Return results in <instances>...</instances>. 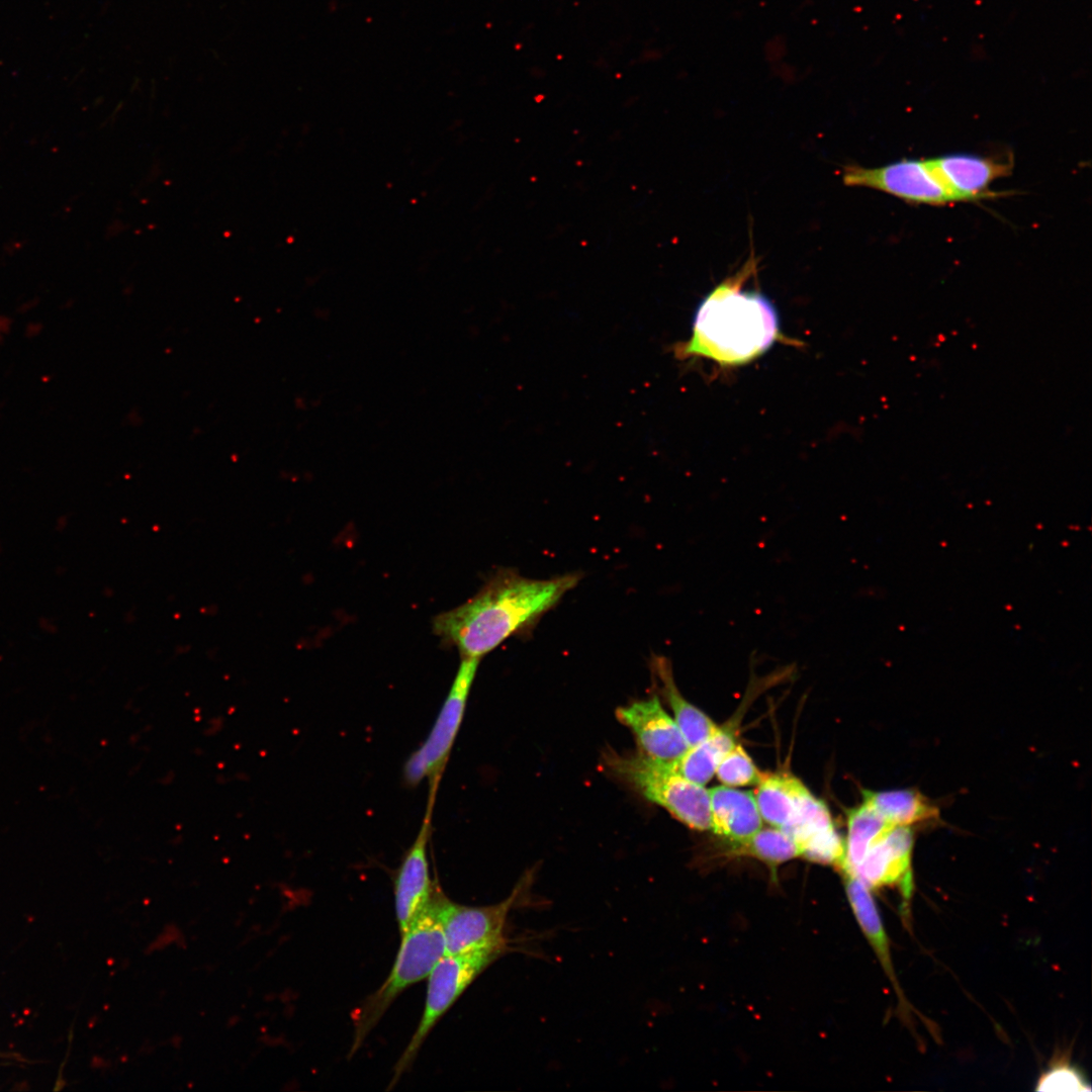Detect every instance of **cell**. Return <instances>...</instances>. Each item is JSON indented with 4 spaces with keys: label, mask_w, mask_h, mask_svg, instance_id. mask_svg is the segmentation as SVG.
I'll return each mask as SVG.
<instances>
[{
    "label": "cell",
    "mask_w": 1092,
    "mask_h": 1092,
    "mask_svg": "<svg viewBox=\"0 0 1092 1092\" xmlns=\"http://www.w3.org/2000/svg\"><path fill=\"white\" fill-rule=\"evenodd\" d=\"M580 579V573L537 579L500 570L465 603L435 616L432 630L461 657L480 659L533 627Z\"/></svg>",
    "instance_id": "obj_1"
},
{
    "label": "cell",
    "mask_w": 1092,
    "mask_h": 1092,
    "mask_svg": "<svg viewBox=\"0 0 1092 1092\" xmlns=\"http://www.w3.org/2000/svg\"><path fill=\"white\" fill-rule=\"evenodd\" d=\"M749 260L700 303L690 341L679 356H703L721 364H741L765 352L778 339L779 318L774 304L760 292L742 290L754 269Z\"/></svg>",
    "instance_id": "obj_2"
},
{
    "label": "cell",
    "mask_w": 1092,
    "mask_h": 1092,
    "mask_svg": "<svg viewBox=\"0 0 1092 1092\" xmlns=\"http://www.w3.org/2000/svg\"><path fill=\"white\" fill-rule=\"evenodd\" d=\"M438 891L426 908L401 934V943L391 969L382 985L353 1012L354 1054L378 1023L396 997L411 985L429 976L437 962L446 953L444 934L437 914Z\"/></svg>",
    "instance_id": "obj_3"
},
{
    "label": "cell",
    "mask_w": 1092,
    "mask_h": 1092,
    "mask_svg": "<svg viewBox=\"0 0 1092 1092\" xmlns=\"http://www.w3.org/2000/svg\"><path fill=\"white\" fill-rule=\"evenodd\" d=\"M609 771L646 800L657 804L695 830L711 829L709 790L684 777L674 763L652 759L641 752H607Z\"/></svg>",
    "instance_id": "obj_4"
},
{
    "label": "cell",
    "mask_w": 1092,
    "mask_h": 1092,
    "mask_svg": "<svg viewBox=\"0 0 1092 1092\" xmlns=\"http://www.w3.org/2000/svg\"><path fill=\"white\" fill-rule=\"evenodd\" d=\"M511 950V940L465 952L445 953L429 974L425 1007L420 1023L398 1059L390 1086L411 1067L435 1024L469 985L493 962Z\"/></svg>",
    "instance_id": "obj_5"
},
{
    "label": "cell",
    "mask_w": 1092,
    "mask_h": 1092,
    "mask_svg": "<svg viewBox=\"0 0 1092 1092\" xmlns=\"http://www.w3.org/2000/svg\"><path fill=\"white\" fill-rule=\"evenodd\" d=\"M479 661V658L461 657L453 682L428 736L404 763L405 785L416 787L428 780V805H434L441 777L462 724Z\"/></svg>",
    "instance_id": "obj_6"
},
{
    "label": "cell",
    "mask_w": 1092,
    "mask_h": 1092,
    "mask_svg": "<svg viewBox=\"0 0 1092 1092\" xmlns=\"http://www.w3.org/2000/svg\"><path fill=\"white\" fill-rule=\"evenodd\" d=\"M530 881L528 875L524 876L507 899L489 906L457 904L438 892L437 914L446 953L465 952L507 940L505 927L509 913L524 898Z\"/></svg>",
    "instance_id": "obj_7"
},
{
    "label": "cell",
    "mask_w": 1092,
    "mask_h": 1092,
    "mask_svg": "<svg viewBox=\"0 0 1092 1092\" xmlns=\"http://www.w3.org/2000/svg\"><path fill=\"white\" fill-rule=\"evenodd\" d=\"M842 182L846 186L877 189L913 204L956 203L927 160L903 159L879 168L846 165Z\"/></svg>",
    "instance_id": "obj_8"
},
{
    "label": "cell",
    "mask_w": 1092,
    "mask_h": 1092,
    "mask_svg": "<svg viewBox=\"0 0 1092 1092\" xmlns=\"http://www.w3.org/2000/svg\"><path fill=\"white\" fill-rule=\"evenodd\" d=\"M796 842L799 856L820 864L839 867L845 840L836 831L826 804L802 784L792 820L782 828Z\"/></svg>",
    "instance_id": "obj_9"
},
{
    "label": "cell",
    "mask_w": 1092,
    "mask_h": 1092,
    "mask_svg": "<svg viewBox=\"0 0 1092 1092\" xmlns=\"http://www.w3.org/2000/svg\"><path fill=\"white\" fill-rule=\"evenodd\" d=\"M616 717L631 730L640 752L652 759L674 763L689 748L676 722L663 709L657 695L618 708Z\"/></svg>",
    "instance_id": "obj_10"
},
{
    "label": "cell",
    "mask_w": 1092,
    "mask_h": 1092,
    "mask_svg": "<svg viewBox=\"0 0 1092 1092\" xmlns=\"http://www.w3.org/2000/svg\"><path fill=\"white\" fill-rule=\"evenodd\" d=\"M913 832L909 826H893L874 843L850 873L869 889L898 885L904 899L908 900L913 890Z\"/></svg>",
    "instance_id": "obj_11"
},
{
    "label": "cell",
    "mask_w": 1092,
    "mask_h": 1092,
    "mask_svg": "<svg viewBox=\"0 0 1092 1092\" xmlns=\"http://www.w3.org/2000/svg\"><path fill=\"white\" fill-rule=\"evenodd\" d=\"M927 161L954 202L977 201L1002 195L990 191L989 186L996 179L1009 175L1013 163L1010 159L962 153L947 154Z\"/></svg>",
    "instance_id": "obj_12"
},
{
    "label": "cell",
    "mask_w": 1092,
    "mask_h": 1092,
    "mask_svg": "<svg viewBox=\"0 0 1092 1092\" xmlns=\"http://www.w3.org/2000/svg\"><path fill=\"white\" fill-rule=\"evenodd\" d=\"M432 807H428L421 829L405 851L394 879L395 913L400 934L428 905L434 888L430 879L427 847Z\"/></svg>",
    "instance_id": "obj_13"
},
{
    "label": "cell",
    "mask_w": 1092,
    "mask_h": 1092,
    "mask_svg": "<svg viewBox=\"0 0 1092 1092\" xmlns=\"http://www.w3.org/2000/svg\"><path fill=\"white\" fill-rule=\"evenodd\" d=\"M711 829L729 841L740 843L762 827L754 794L718 786L709 789Z\"/></svg>",
    "instance_id": "obj_14"
},
{
    "label": "cell",
    "mask_w": 1092,
    "mask_h": 1092,
    "mask_svg": "<svg viewBox=\"0 0 1092 1092\" xmlns=\"http://www.w3.org/2000/svg\"><path fill=\"white\" fill-rule=\"evenodd\" d=\"M838 872L841 874L848 903L861 931L874 948L886 975L898 993L900 1003L906 1005L894 972L889 938L871 889L850 872L846 870Z\"/></svg>",
    "instance_id": "obj_15"
},
{
    "label": "cell",
    "mask_w": 1092,
    "mask_h": 1092,
    "mask_svg": "<svg viewBox=\"0 0 1092 1092\" xmlns=\"http://www.w3.org/2000/svg\"><path fill=\"white\" fill-rule=\"evenodd\" d=\"M650 667L689 747L709 737L718 725L681 695L673 677L670 660L662 655H653Z\"/></svg>",
    "instance_id": "obj_16"
},
{
    "label": "cell",
    "mask_w": 1092,
    "mask_h": 1092,
    "mask_svg": "<svg viewBox=\"0 0 1092 1092\" xmlns=\"http://www.w3.org/2000/svg\"><path fill=\"white\" fill-rule=\"evenodd\" d=\"M802 782L787 772H761L754 798L763 821L784 828L792 820Z\"/></svg>",
    "instance_id": "obj_17"
},
{
    "label": "cell",
    "mask_w": 1092,
    "mask_h": 1092,
    "mask_svg": "<svg viewBox=\"0 0 1092 1092\" xmlns=\"http://www.w3.org/2000/svg\"><path fill=\"white\" fill-rule=\"evenodd\" d=\"M735 743V726L730 723L718 726L705 740L690 746L674 765L684 777L705 786L714 777L720 760Z\"/></svg>",
    "instance_id": "obj_18"
},
{
    "label": "cell",
    "mask_w": 1092,
    "mask_h": 1092,
    "mask_svg": "<svg viewBox=\"0 0 1092 1092\" xmlns=\"http://www.w3.org/2000/svg\"><path fill=\"white\" fill-rule=\"evenodd\" d=\"M863 802L894 826H909L937 816V809L914 790L866 791Z\"/></svg>",
    "instance_id": "obj_19"
},
{
    "label": "cell",
    "mask_w": 1092,
    "mask_h": 1092,
    "mask_svg": "<svg viewBox=\"0 0 1092 1092\" xmlns=\"http://www.w3.org/2000/svg\"><path fill=\"white\" fill-rule=\"evenodd\" d=\"M894 825L862 802L847 815V837L843 863L837 869L852 872L868 850Z\"/></svg>",
    "instance_id": "obj_20"
},
{
    "label": "cell",
    "mask_w": 1092,
    "mask_h": 1092,
    "mask_svg": "<svg viewBox=\"0 0 1092 1092\" xmlns=\"http://www.w3.org/2000/svg\"><path fill=\"white\" fill-rule=\"evenodd\" d=\"M728 853L756 858L775 872L782 863L798 857L799 849L788 833L771 826L761 827L746 840L729 845Z\"/></svg>",
    "instance_id": "obj_21"
},
{
    "label": "cell",
    "mask_w": 1092,
    "mask_h": 1092,
    "mask_svg": "<svg viewBox=\"0 0 1092 1092\" xmlns=\"http://www.w3.org/2000/svg\"><path fill=\"white\" fill-rule=\"evenodd\" d=\"M715 775L724 786L742 787L756 785L761 772L745 749L735 743L720 760Z\"/></svg>",
    "instance_id": "obj_22"
},
{
    "label": "cell",
    "mask_w": 1092,
    "mask_h": 1092,
    "mask_svg": "<svg viewBox=\"0 0 1092 1092\" xmlns=\"http://www.w3.org/2000/svg\"><path fill=\"white\" fill-rule=\"evenodd\" d=\"M1036 1091H1090L1084 1075L1074 1066L1060 1062L1043 1072L1037 1080Z\"/></svg>",
    "instance_id": "obj_23"
}]
</instances>
